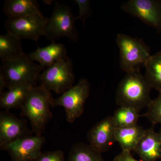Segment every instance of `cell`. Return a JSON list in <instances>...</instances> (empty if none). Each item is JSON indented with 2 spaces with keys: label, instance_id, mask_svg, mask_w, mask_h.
<instances>
[{
  "label": "cell",
  "instance_id": "6da1fadb",
  "mask_svg": "<svg viewBox=\"0 0 161 161\" xmlns=\"http://www.w3.org/2000/svg\"><path fill=\"white\" fill-rule=\"evenodd\" d=\"M53 98L51 92L44 87L36 85L31 90L20 108L21 115L29 119L36 135L41 136L53 117L51 107Z\"/></svg>",
  "mask_w": 161,
  "mask_h": 161
},
{
  "label": "cell",
  "instance_id": "7a4b0ae2",
  "mask_svg": "<svg viewBox=\"0 0 161 161\" xmlns=\"http://www.w3.org/2000/svg\"><path fill=\"white\" fill-rule=\"evenodd\" d=\"M151 89L140 71L126 73L117 87L116 103L119 107H131L139 112L147 108L152 101Z\"/></svg>",
  "mask_w": 161,
  "mask_h": 161
},
{
  "label": "cell",
  "instance_id": "3957f363",
  "mask_svg": "<svg viewBox=\"0 0 161 161\" xmlns=\"http://www.w3.org/2000/svg\"><path fill=\"white\" fill-rule=\"evenodd\" d=\"M2 62L0 75L5 80L7 89L21 85H37L44 69L26 54Z\"/></svg>",
  "mask_w": 161,
  "mask_h": 161
},
{
  "label": "cell",
  "instance_id": "277c9868",
  "mask_svg": "<svg viewBox=\"0 0 161 161\" xmlns=\"http://www.w3.org/2000/svg\"><path fill=\"white\" fill-rule=\"evenodd\" d=\"M116 43L119 50L121 68L126 73L140 71L151 57L150 51L141 39L118 34Z\"/></svg>",
  "mask_w": 161,
  "mask_h": 161
},
{
  "label": "cell",
  "instance_id": "5b68a950",
  "mask_svg": "<svg viewBox=\"0 0 161 161\" xmlns=\"http://www.w3.org/2000/svg\"><path fill=\"white\" fill-rule=\"evenodd\" d=\"M38 81L50 92L61 94L74 86L75 76L71 60L66 57L44 69Z\"/></svg>",
  "mask_w": 161,
  "mask_h": 161
},
{
  "label": "cell",
  "instance_id": "8992f818",
  "mask_svg": "<svg viewBox=\"0 0 161 161\" xmlns=\"http://www.w3.org/2000/svg\"><path fill=\"white\" fill-rule=\"evenodd\" d=\"M76 20V17L69 6L57 2L51 16L47 19L45 36L53 42L61 37L77 42L78 34L75 26Z\"/></svg>",
  "mask_w": 161,
  "mask_h": 161
},
{
  "label": "cell",
  "instance_id": "52a82bcc",
  "mask_svg": "<svg viewBox=\"0 0 161 161\" xmlns=\"http://www.w3.org/2000/svg\"><path fill=\"white\" fill-rule=\"evenodd\" d=\"M90 85L86 78H81L77 84L62 93L57 98H53L52 107H63L66 113V120L74 122L83 114L85 104L89 96Z\"/></svg>",
  "mask_w": 161,
  "mask_h": 161
},
{
  "label": "cell",
  "instance_id": "ba28073f",
  "mask_svg": "<svg viewBox=\"0 0 161 161\" xmlns=\"http://www.w3.org/2000/svg\"><path fill=\"white\" fill-rule=\"evenodd\" d=\"M47 19L44 16L7 18L5 28L7 32L20 40L28 39L37 41L45 36Z\"/></svg>",
  "mask_w": 161,
  "mask_h": 161
},
{
  "label": "cell",
  "instance_id": "9c48e42d",
  "mask_svg": "<svg viewBox=\"0 0 161 161\" xmlns=\"http://www.w3.org/2000/svg\"><path fill=\"white\" fill-rule=\"evenodd\" d=\"M122 9L157 31H161V1L130 0L123 4Z\"/></svg>",
  "mask_w": 161,
  "mask_h": 161
},
{
  "label": "cell",
  "instance_id": "30bf717a",
  "mask_svg": "<svg viewBox=\"0 0 161 161\" xmlns=\"http://www.w3.org/2000/svg\"><path fill=\"white\" fill-rule=\"evenodd\" d=\"M45 142L42 136H28L7 145L4 150L12 161H33L40 155Z\"/></svg>",
  "mask_w": 161,
  "mask_h": 161
},
{
  "label": "cell",
  "instance_id": "8fae6325",
  "mask_svg": "<svg viewBox=\"0 0 161 161\" xmlns=\"http://www.w3.org/2000/svg\"><path fill=\"white\" fill-rule=\"evenodd\" d=\"M116 128L112 116L105 117L88 132L87 140L90 146L102 153L109 150L116 142Z\"/></svg>",
  "mask_w": 161,
  "mask_h": 161
},
{
  "label": "cell",
  "instance_id": "7c38bea8",
  "mask_svg": "<svg viewBox=\"0 0 161 161\" xmlns=\"http://www.w3.org/2000/svg\"><path fill=\"white\" fill-rule=\"evenodd\" d=\"M30 136L26 121L18 118L9 111L0 113V148L4 150L7 145Z\"/></svg>",
  "mask_w": 161,
  "mask_h": 161
},
{
  "label": "cell",
  "instance_id": "4fadbf2b",
  "mask_svg": "<svg viewBox=\"0 0 161 161\" xmlns=\"http://www.w3.org/2000/svg\"><path fill=\"white\" fill-rule=\"evenodd\" d=\"M133 152L142 161H156L161 158V135L152 129L145 130Z\"/></svg>",
  "mask_w": 161,
  "mask_h": 161
},
{
  "label": "cell",
  "instance_id": "5bb4252c",
  "mask_svg": "<svg viewBox=\"0 0 161 161\" xmlns=\"http://www.w3.org/2000/svg\"><path fill=\"white\" fill-rule=\"evenodd\" d=\"M66 55L67 49L64 44L55 42L45 47H38L28 54L31 60L37 62L44 69L65 58Z\"/></svg>",
  "mask_w": 161,
  "mask_h": 161
},
{
  "label": "cell",
  "instance_id": "9a60e30c",
  "mask_svg": "<svg viewBox=\"0 0 161 161\" xmlns=\"http://www.w3.org/2000/svg\"><path fill=\"white\" fill-rule=\"evenodd\" d=\"M3 10L7 18L44 16L40 11L39 4L35 0H6Z\"/></svg>",
  "mask_w": 161,
  "mask_h": 161
},
{
  "label": "cell",
  "instance_id": "2e32d148",
  "mask_svg": "<svg viewBox=\"0 0 161 161\" xmlns=\"http://www.w3.org/2000/svg\"><path fill=\"white\" fill-rule=\"evenodd\" d=\"M36 85L16 86L0 94V107L7 111L20 108L31 89Z\"/></svg>",
  "mask_w": 161,
  "mask_h": 161
},
{
  "label": "cell",
  "instance_id": "e0dca14e",
  "mask_svg": "<svg viewBox=\"0 0 161 161\" xmlns=\"http://www.w3.org/2000/svg\"><path fill=\"white\" fill-rule=\"evenodd\" d=\"M145 131L142 127L138 125L116 128L115 141L120 145L122 151L131 152L135 149Z\"/></svg>",
  "mask_w": 161,
  "mask_h": 161
},
{
  "label": "cell",
  "instance_id": "ac0fdd59",
  "mask_svg": "<svg viewBox=\"0 0 161 161\" xmlns=\"http://www.w3.org/2000/svg\"><path fill=\"white\" fill-rule=\"evenodd\" d=\"M25 54L21 40L6 32L0 36V59L2 62L17 58Z\"/></svg>",
  "mask_w": 161,
  "mask_h": 161
},
{
  "label": "cell",
  "instance_id": "d6986e66",
  "mask_svg": "<svg viewBox=\"0 0 161 161\" xmlns=\"http://www.w3.org/2000/svg\"><path fill=\"white\" fill-rule=\"evenodd\" d=\"M145 67L147 82L151 88L161 92V51L151 55Z\"/></svg>",
  "mask_w": 161,
  "mask_h": 161
},
{
  "label": "cell",
  "instance_id": "ffe728a7",
  "mask_svg": "<svg viewBox=\"0 0 161 161\" xmlns=\"http://www.w3.org/2000/svg\"><path fill=\"white\" fill-rule=\"evenodd\" d=\"M68 161H104L102 153L90 145L78 143L72 147Z\"/></svg>",
  "mask_w": 161,
  "mask_h": 161
},
{
  "label": "cell",
  "instance_id": "44dd1931",
  "mask_svg": "<svg viewBox=\"0 0 161 161\" xmlns=\"http://www.w3.org/2000/svg\"><path fill=\"white\" fill-rule=\"evenodd\" d=\"M140 116L139 112L135 108L119 107L115 110L112 117L116 128H121L137 125Z\"/></svg>",
  "mask_w": 161,
  "mask_h": 161
},
{
  "label": "cell",
  "instance_id": "7402d4cb",
  "mask_svg": "<svg viewBox=\"0 0 161 161\" xmlns=\"http://www.w3.org/2000/svg\"><path fill=\"white\" fill-rule=\"evenodd\" d=\"M153 125L159 124L161 125V92H159L156 98L151 101L147 112L144 115Z\"/></svg>",
  "mask_w": 161,
  "mask_h": 161
},
{
  "label": "cell",
  "instance_id": "603a6c76",
  "mask_svg": "<svg viewBox=\"0 0 161 161\" xmlns=\"http://www.w3.org/2000/svg\"><path fill=\"white\" fill-rule=\"evenodd\" d=\"M79 8V14L76 17L77 20H80L82 21L84 25L86 20L90 16L91 14L90 2L89 0H75Z\"/></svg>",
  "mask_w": 161,
  "mask_h": 161
},
{
  "label": "cell",
  "instance_id": "cb8c5ba5",
  "mask_svg": "<svg viewBox=\"0 0 161 161\" xmlns=\"http://www.w3.org/2000/svg\"><path fill=\"white\" fill-rule=\"evenodd\" d=\"M33 161H64V153L59 150L42 152Z\"/></svg>",
  "mask_w": 161,
  "mask_h": 161
},
{
  "label": "cell",
  "instance_id": "d4e9b609",
  "mask_svg": "<svg viewBox=\"0 0 161 161\" xmlns=\"http://www.w3.org/2000/svg\"><path fill=\"white\" fill-rule=\"evenodd\" d=\"M113 161H142L136 159L132 156L131 152L122 151L114 158Z\"/></svg>",
  "mask_w": 161,
  "mask_h": 161
},
{
  "label": "cell",
  "instance_id": "484cf974",
  "mask_svg": "<svg viewBox=\"0 0 161 161\" xmlns=\"http://www.w3.org/2000/svg\"><path fill=\"white\" fill-rule=\"evenodd\" d=\"M159 132L160 133V134L161 135V129H160V132Z\"/></svg>",
  "mask_w": 161,
  "mask_h": 161
}]
</instances>
